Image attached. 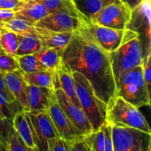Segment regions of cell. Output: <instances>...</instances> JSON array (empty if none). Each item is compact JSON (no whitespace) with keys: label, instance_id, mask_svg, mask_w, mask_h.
Returning <instances> with one entry per match:
<instances>
[{"label":"cell","instance_id":"4","mask_svg":"<svg viewBox=\"0 0 151 151\" xmlns=\"http://www.w3.org/2000/svg\"><path fill=\"white\" fill-rule=\"evenodd\" d=\"M116 86V96L135 107L139 109L150 105V92L143 77L142 65L124 72Z\"/></svg>","mask_w":151,"mask_h":151},{"label":"cell","instance_id":"23","mask_svg":"<svg viewBox=\"0 0 151 151\" xmlns=\"http://www.w3.org/2000/svg\"><path fill=\"white\" fill-rule=\"evenodd\" d=\"M33 55L48 69H55L61 60V53L53 48L41 47L39 51Z\"/></svg>","mask_w":151,"mask_h":151},{"label":"cell","instance_id":"37","mask_svg":"<svg viewBox=\"0 0 151 151\" xmlns=\"http://www.w3.org/2000/svg\"><path fill=\"white\" fill-rule=\"evenodd\" d=\"M24 2L22 0H0V9L13 10L16 12Z\"/></svg>","mask_w":151,"mask_h":151},{"label":"cell","instance_id":"40","mask_svg":"<svg viewBox=\"0 0 151 151\" xmlns=\"http://www.w3.org/2000/svg\"><path fill=\"white\" fill-rule=\"evenodd\" d=\"M122 2L126 4L131 10H133L135 7H137L142 0H120Z\"/></svg>","mask_w":151,"mask_h":151},{"label":"cell","instance_id":"14","mask_svg":"<svg viewBox=\"0 0 151 151\" xmlns=\"http://www.w3.org/2000/svg\"><path fill=\"white\" fill-rule=\"evenodd\" d=\"M4 81L9 90L22 111H27V83L24 80L22 71L16 70L4 74Z\"/></svg>","mask_w":151,"mask_h":151},{"label":"cell","instance_id":"28","mask_svg":"<svg viewBox=\"0 0 151 151\" xmlns=\"http://www.w3.org/2000/svg\"><path fill=\"white\" fill-rule=\"evenodd\" d=\"M16 70H20L16 57L0 50V72L5 74Z\"/></svg>","mask_w":151,"mask_h":151},{"label":"cell","instance_id":"25","mask_svg":"<svg viewBox=\"0 0 151 151\" xmlns=\"http://www.w3.org/2000/svg\"><path fill=\"white\" fill-rule=\"evenodd\" d=\"M16 58L19 63L20 70L23 73L29 74L47 69V67L44 66L33 54L16 56Z\"/></svg>","mask_w":151,"mask_h":151},{"label":"cell","instance_id":"19","mask_svg":"<svg viewBox=\"0 0 151 151\" xmlns=\"http://www.w3.org/2000/svg\"><path fill=\"white\" fill-rule=\"evenodd\" d=\"M52 89L33 85L27 86V111L47 110L49 106V96Z\"/></svg>","mask_w":151,"mask_h":151},{"label":"cell","instance_id":"24","mask_svg":"<svg viewBox=\"0 0 151 151\" xmlns=\"http://www.w3.org/2000/svg\"><path fill=\"white\" fill-rule=\"evenodd\" d=\"M0 41L1 49L5 52L16 57V50L19 45L18 35L7 29H0Z\"/></svg>","mask_w":151,"mask_h":151},{"label":"cell","instance_id":"35","mask_svg":"<svg viewBox=\"0 0 151 151\" xmlns=\"http://www.w3.org/2000/svg\"><path fill=\"white\" fill-rule=\"evenodd\" d=\"M0 94L4 97V98L7 101L10 102L11 103H17V102L16 101L15 98L13 97V94H11L10 91L9 90L7 84H6L5 81H4V74L1 72H0Z\"/></svg>","mask_w":151,"mask_h":151},{"label":"cell","instance_id":"39","mask_svg":"<svg viewBox=\"0 0 151 151\" xmlns=\"http://www.w3.org/2000/svg\"><path fill=\"white\" fill-rule=\"evenodd\" d=\"M16 16V12L13 10L0 9V22H7Z\"/></svg>","mask_w":151,"mask_h":151},{"label":"cell","instance_id":"29","mask_svg":"<svg viewBox=\"0 0 151 151\" xmlns=\"http://www.w3.org/2000/svg\"><path fill=\"white\" fill-rule=\"evenodd\" d=\"M7 149L9 151H30L31 149L24 144L23 140L15 130L13 125L11 128L9 135Z\"/></svg>","mask_w":151,"mask_h":151},{"label":"cell","instance_id":"33","mask_svg":"<svg viewBox=\"0 0 151 151\" xmlns=\"http://www.w3.org/2000/svg\"><path fill=\"white\" fill-rule=\"evenodd\" d=\"M91 149L88 135H86L75 141L70 142L69 151H90Z\"/></svg>","mask_w":151,"mask_h":151},{"label":"cell","instance_id":"26","mask_svg":"<svg viewBox=\"0 0 151 151\" xmlns=\"http://www.w3.org/2000/svg\"><path fill=\"white\" fill-rule=\"evenodd\" d=\"M2 28L13 31L19 35L35 32V26L33 24L18 17H14L7 22H3Z\"/></svg>","mask_w":151,"mask_h":151},{"label":"cell","instance_id":"18","mask_svg":"<svg viewBox=\"0 0 151 151\" xmlns=\"http://www.w3.org/2000/svg\"><path fill=\"white\" fill-rule=\"evenodd\" d=\"M55 70L57 72L60 88L63 89L65 94L69 97V98L74 104L81 108L78 96H77L76 87H75V81L72 76V72L70 68L61 59L59 64L55 68Z\"/></svg>","mask_w":151,"mask_h":151},{"label":"cell","instance_id":"1","mask_svg":"<svg viewBox=\"0 0 151 151\" xmlns=\"http://www.w3.org/2000/svg\"><path fill=\"white\" fill-rule=\"evenodd\" d=\"M61 59L72 72L82 74L89 81L96 95L108 107L116 93L110 55L97 44L83 22L79 29L72 32Z\"/></svg>","mask_w":151,"mask_h":151},{"label":"cell","instance_id":"30","mask_svg":"<svg viewBox=\"0 0 151 151\" xmlns=\"http://www.w3.org/2000/svg\"><path fill=\"white\" fill-rule=\"evenodd\" d=\"M103 125L97 131L88 134L91 147L94 151L105 150V134Z\"/></svg>","mask_w":151,"mask_h":151},{"label":"cell","instance_id":"32","mask_svg":"<svg viewBox=\"0 0 151 151\" xmlns=\"http://www.w3.org/2000/svg\"><path fill=\"white\" fill-rule=\"evenodd\" d=\"M13 119L5 117L0 113V143L7 148L9 135L13 127Z\"/></svg>","mask_w":151,"mask_h":151},{"label":"cell","instance_id":"41","mask_svg":"<svg viewBox=\"0 0 151 151\" xmlns=\"http://www.w3.org/2000/svg\"><path fill=\"white\" fill-rule=\"evenodd\" d=\"M0 151H9L8 149L5 147L4 145H3L2 144L0 143Z\"/></svg>","mask_w":151,"mask_h":151},{"label":"cell","instance_id":"15","mask_svg":"<svg viewBox=\"0 0 151 151\" xmlns=\"http://www.w3.org/2000/svg\"><path fill=\"white\" fill-rule=\"evenodd\" d=\"M35 30L42 47L55 49L60 53L69 44L72 35V32H58L37 27H35Z\"/></svg>","mask_w":151,"mask_h":151},{"label":"cell","instance_id":"34","mask_svg":"<svg viewBox=\"0 0 151 151\" xmlns=\"http://www.w3.org/2000/svg\"><path fill=\"white\" fill-rule=\"evenodd\" d=\"M151 53L143 58L142 67L143 77L147 85V89L150 92L151 86Z\"/></svg>","mask_w":151,"mask_h":151},{"label":"cell","instance_id":"6","mask_svg":"<svg viewBox=\"0 0 151 151\" xmlns=\"http://www.w3.org/2000/svg\"><path fill=\"white\" fill-rule=\"evenodd\" d=\"M111 125L114 151H148L151 134L122 125Z\"/></svg>","mask_w":151,"mask_h":151},{"label":"cell","instance_id":"8","mask_svg":"<svg viewBox=\"0 0 151 151\" xmlns=\"http://www.w3.org/2000/svg\"><path fill=\"white\" fill-rule=\"evenodd\" d=\"M33 125L38 151H52L58 131L47 110L27 111Z\"/></svg>","mask_w":151,"mask_h":151},{"label":"cell","instance_id":"36","mask_svg":"<svg viewBox=\"0 0 151 151\" xmlns=\"http://www.w3.org/2000/svg\"><path fill=\"white\" fill-rule=\"evenodd\" d=\"M105 134V150L104 151H114L113 142L111 137V125L106 121L103 125Z\"/></svg>","mask_w":151,"mask_h":151},{"label":"cell","instance_id":"45","mask_svg":"<svg viewBox=\"0 0 151 151\" xmlns=\"http://www.w3.org/2000/svg\"><path fill=\"white\" fill-rule=\"evenodd\" d=\"M22 1H27L28 0H22Z\"/></svg>","mask_w":151,"mask_h":151},{"label":"cell","instance_id":"43","mask_svg":"<svg viewBox=\"0 0 151 151\" xmlns=\"http://www.w3.org/2000/svg\"><path fill=\"white\" fill-rule=\"evenodd\" d=\"M0 50H1V41H0Z\"/></svg>","mask_w":151,"mask_h":151},{"label":"cell","instance_id":"46","mask_svg":"<svg viewBox=\"0 0 151 151\" xmlns=\"http://www.w3.org/2000/svg\"><path fill=\"white\" fill-rule=\"evenodd\" d=\"M90 151H94V150H92V149H91V150H90Z\"/></svg>","mask_w":151,"mask_h":151},{"label":"cell","instance_id":"11","mask_svg":"<svg viewBox=\"0 0 151 151\" xmlns=\"http://www.w3.org/2000/svg\"><path fill=\"white\" fill-rule=\"evenodd\" d=\"M81 24V19L78 15L63 10L47 15L33 25L54 32H72L79 29Z\"/></svg>","mask_w":151,"mask_h":151},{"label":"cell","instance_id":"12","mask_svg":"<svg viewBox=\"0 0 151 151\" xmlns=\"http://www.w3.org/2000/svg\"><path fill=\"white\" fill-rule=\"evenodd\" d=\"M55 91L59 106L80 132L84 136L92 133V127L82 109L74 104L60 87Z\"/></svg>","mask_w":151,"mask_h":151},{"label":"cell","instance_id":"9","mask_svg":"<svg viewBox=\"0 0 151 151\" xmlns=\"http://www.w3.org/2000/svg\"><path fill=\"white\" fill-rule=\"evenodd\" d=\"M131 16V9L121 1H116L103 7L91 22L111 29L125 30Z\"/></svg>","mask_w":151,"mask_h":151},{"label":"cell","instance_id":"22","mask_svg":"<svg viewBox=\"0 0 151 151\" xmlns=\"http://www.w3.org/2000/svg\"><path fill=\"white\" fill-rule=\"evenodd\" d=\"M18 35L19 45L16 50V56H22L26 55L35 54L41 48V41L34 33Z\"/></svg>","mask_w":151,"mask_h":151},{"label":"cell","instance_id":"16","mask_svg":"<svg viewBox=\"0 0 151 151\" xmlns=\"http://www.w3.org/2000/svg\"><path fill=\"white\" fill-rule=\"evenodd\" d=\"M15 130L29 148L36 147V137L33 125L27 111H20L16 114L13 119Z\"/></svg>","mask_w":151,"mask_h":151},{"label":"cell","instance_id":"2","mask_svg":"<svg viewBox=\"0 0 151 151\" xmlns=\"http://www.w3.org/2000/svg\"><path fill=\"white\" fill-rule=\"evenodd\" d=\"M109 55L116 85L124 72L136 66H141L142 63L144 51L138 34L130 29H125L120 45L116 50L109 53Z\"/></svg>","mask_w":151,"mask_h":151},{"label":"cell","instance_id":"3","mask_svg":"<svg viewBox=\"0 0 151 151\" xmlns=\"http://www.w3.org/2000/svg\"><path fill=\"white\" fill-rule=\"evenodd\" d=\"M80 105L86 115L93 132L100 129L106 122L107 105L95 94L89 81L78 72H72Z\"/></svg>","mask_w":151,"mask_h":151},{"label":"cell","instance_id":"20","mask_svg":"<svg viewBox=\"0 0 151 151\" xmlns=\"http://www.w3.org/2000/svg\"><path fill=\"white\" fill-rule=\"evenodd\" d=\"M81 19L92 21L103 7L113 0H72Z\"/></svg>","mask_w":151,"mask_h":151},{"label":"cell","instance_id":"21","mask_svg":"<svg viewBox=\"0 0 151 151\" xmlns=\"http://www.w3.org/2000/svg\"><path fill=\"white\" fill-rule=\"evenodd\" d=\"M50 13L43 4L33 0L24 1L21 7L16 11L15 17L20 18L28 22L35 24Z\"/></svg>","mask_w":151,"mask_h":151},{"label":"cell","instance_id":"44","mask_svg":"<svg viewBox=\"0 0 151 151\" xmlns=\"http://www.w3.org/2000/svg\"><path fill=\"white\" fill-rule=\"evenodd\" d=\"M114 1H120V0H113Z\"/></svg>","mask_w":151,"mask_h":151},{"label":"cell","instance_id":"13","mask_svg":"<svg viewBox=\"0 0 151 151\" xmlns=\"http://www.w3.org/2000/svg\"><path fill=\"white\" fill-rule=\"evenodd\" d=\"M86 27L88 29L97 44L109 53L119 47L122 42L125 30L114 29L101 26L91 21L81 19Z\"/></svg>","mask_w":151,"mask_h":151},{"label":"cell","instance_id":"7","mask_svg":"<svg viewBox=\"0 0 151 151\" xmlns=\"http://www.w3.org/2000/svg\"><path fill=\"white\" fill-rule=\"evenodd\" d=\"M151 0H142L131 10L130 22L126 29L136 32L142 44L144 58L150 54Z\"/></svg>","mask_w":151,"mask_h":151},{"label":"cell","instance_id":"17","mask_svg":"<svg viewBox=\"0 0 151 151\" xmlns=\"http://www.w3.org/2000/svg\"><path fill=\"white\" fill-rule=\"evenodd\" d=\"M22 73L24 80L27 85H33L41 88H55L60 87L55 69H44L32 73Z\"/></svg>","mask_w":151,"mask_h":151},{"label":"cell","instance_id":"38","mask_svg":"<svg viewBox=\"0 0 151 151\" xmlns=\"http://www.w3.org/2000/svg\"><path fill=\"white\" fill-rule=\"evenodd\" d=\"M70 142L58 137L53 145L52 151H69Z\"/></svg>","mask_w":151,"mask_h":151},{"label":"cell","instance_id":"10","mask_svg":"<svg viewBox=\"0 0 151 151\" xmlns=\"http://www.w3.org/2000/svg\"><path fill=\"white\" fill-rule=\"evenodd\" d=\"M47 112L58 131L59 137L69 142H73L84 137L72 124L58 103L55 89H52L49 96Z\"/></svg>","mask_w":151,"mask_h":151},{"label":"cell","instance_id":"5","mask_svg":"<svg viewBox=\"0 0 151 151\" xmlns=\"http://www.w3.org/2000/svg\"><path fill=\"white\" fill-rule=\"evenodd\" d=\"M106 121L110 125H125L151 134L147 119L138 108L117 96L108 106Z\"/></svg>","mask_w":151,"mask_h":151},{"label":"cell","instance_id":"27","mask_svg":"<svg viewBox=\"0 0 151 151\" xmlns=\"http://www.w3.org/2000/svg\"><path fill=\"white\" fill-rule=\"evenodd\" d=\"M33 1L43 4L50 14L55 13L59 10H65L75 13L80 16L72 0H33Z\"/></svg>","mask_w":151,"mask_h":151},{"label":"cell","instance_id":"42","mask_svg":"<svg viewBox=\"0 0 151 151\" xmlns=\"http://www.w3.org/2000/svg\"><path fill=\"white\" fill-rule=\"evenodd\" d=\"M30 151H38V150H37V149L35 147V148H31Z\"/></svg>","mask_w":151,"mask_h":151},{"label":"cell","instance_id":"31","mask_svg":"<svg viewBox=\"0 0 151 151\" xmlns=\"http://www.w3.org/2000/svg\"><path fill=\"white\" fill-rule=\"evenodd\" d=\"M22 111L17 103H11L7 101L0 94V113L5 117L13 119L16 113Z\"/></svg>","mask_w":151,"mask_h":151}]
</instances>
